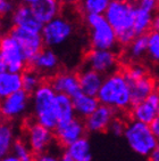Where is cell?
<instances>
[{"mask_svg":"<svg viewBox=\"0 0 159 161\" xmlns=\"http://www.w3.org/2000/svg\"><path fill=\"white\" fill-rule=\"evenodd\" d=\"M117 55L111 49H95L92 48L85 55L86 68L100 75H110L115 72L117 66Z\"/></svg>","mask_w":159,"mask_h":161,"instance_id":"cell-9","label":"cell"},{"mask_svg":"<svg viewBox=\"0 0 159 161\" xmlns=\"http://www.w3.org/2000/svg\"><path fill=\"white\" fill-rule=\"evenodd\" d=\"M0 161H19V160L17 158H16V157L14 154H8V155H6L5 158L1 159Z\"/></svg>","mask_w":159,"mask_h":161,"instance_id":"cell-39","label":"cell"},{"mask_svg":"<svg viewBox=\"0 0 159 161\" xmlns=\"http://www.w3.org/2000/svg\"><path fill=\"white\" fill-rule=\"evenodd\" d=\"M72 102H73L75 115L80 119L88 118L100 105L98 98L95 96H90L83 93H79L77 95L72 97Z\"/></svg>","mask_w":159,"mask_h":161,"instance_id":"cell-21","label":"cell"},{"mask_svg":"<svg viewBox=\"0 0 159 161\" xmlns=\"http://www.w3.org/2000/svg\"><path fill=\"white\" fill-rule=\"evenodd\" d=\"M148 47V33L141 34L131 41L129 45V56L132 59H139L147 53Z\"/></svg>","mask_w":159,"mask_h":161,"instance_id":"cell-28","label":"cell"},{"mask_svg":"<svg viewBox=\"0 0 159 161\" xmlns=\"http://www.w3.org/2000/svg\"><path fill=\"white\" fill-rule=\"evenodd\" d=\"M129 85L131 90V108L143 102L150 94H152L156 90V81L149 75H146L140 80H136Z\"/></svg>","mask_w":159,"mask_h":161,"instance_id":"cell-20","label":"cell"},{"mask_svg":"<svg viewBox=\"0 0 159 161\" xmlns=\"http://www.w3.org/2000/svg\"><path fill=\"white\" fill-rule=\"evenodd\" d=\"M22 78V89L26 92L28 94H32L37 89L40 85L42 84L41 75L35 71L34 69H28L21 73Z\"/></svg>","mask_w":159,"mask_h":161,"instance_id":"cell-27","label":"cell"},{"mask_svg":"<svg viewBox=\"0 0 159 161\" xmlns=\"http://www.w3.org/2000/svg\"><path fill=\"white\" fill-rule=\"evenodd\" d=\"M136 5L130 0H111L104 13L105 19L116 34L117 43L129 46L135 36L133 21Z\"/></svg>","mask_w":159,"mask_h":161,"instance_id":"cell-1","label":"cell"},{"mask_svg":"<svg viewBox=\"0 0 159 161\" xmlns=\"http://www.w3.org/2000/svg\"><path fill=\"white\" fill-rule=\"evenodd\" d=\"M102 105L109 106L115 111H124L131 108V90L123 72H113L104 78L102 85L97 94Z\"/></svg>","mask_w":159,"mask_h":161,"instance_id":"cell-2","label":"cell"},{"mask_svg":"<svg viewBox=\"0 0 159 161\" xmlns=\"http://www.w3.org/2000/svg\"><path fill=\"white\" fill-rule=\"evenodd\" d=\"M1 39H3V34H1V32H0V43H1Z\"/></svg>","mask_w":159,"mask_h":161,"instance_id":"cell-44","label":"cell"},{"mask_svg":"<svg viewBox=\"0 0 159 161\" xmlns=\"http://www.w3.org/2000/svg\"><path fill=\"white\" fill-rule=\"evenodd\" d=\"M56 114L58 125L65 124L76 117L74 112L73 102L69 96L64 94H56Z\"/></svg>","mask_w":159,"mask_h":161,"instance_id":"cell-24","label":"cell"},{"mask_svg":"<svg viewBox=\"0 0 159 161\" xmlns=\"http://www.w3.org/2000/svg\"><path fill=\"white\" fill-rule=\"evenodd\" d=\"M86 24L90 30V45L92 48L113 50L116 47V34L104 14H88Z\"/></svg>","mask_w":159,"mask_h":161,"instance_id":"cell-5","label":"cell"},{"mask_svg":"<svg viewBox=\"0 0 159 161\" xmlns=\"http://www.w3.org/2000/svg\"><path fill=\"white\" fill-rule=\"evenodd\" d=\"M6 71H7L6 64H5L3 61H0V73H3V72H6Z\"/></svg>","mask_w":159,"mask_h":161,"instance_id":"cell-42","label":"cell"},{"mask_svg":"<svg viewBox=\"0 0 159 161\" xmlns=\"http://www.w3.org/2000/svg\"><path fill=\"white\" fill-rule=\"evenodd\" d=\"M111 0H82L83 12L88 14H104Z\"/></svg>","mask_w":159,"mask_h":161,"instance_id":"cell-29","label":"cell"},{"mask_svg":"<svg viewBox=\"0 0 159 161\" xmlns=\"http://www.w3.org/2000/svg\"><path fill=\"white\" fill-rule=\"evenodd\" d=\"M136 6L147 12L153 13L158 6V0H139Z\"/></svg>","mask_w":159,"mask_h":161,"instance_id":"cell-34","label":"cell"},{"mask_svg":"<svg viewBox=\"0 0 159 161\" xmlns=\"http://www.w3.org/2000/svg\"><path fill=\"white\" fill-rule=\"evenodd\" d=\"M148 157L150 161H159V147H156L153 151H151V153Z\"/></svg>","mask_w":159,"mask_h":161,"instance_id":"cell-37","label":"cell"},{"mask_svg":"<svg viewBox=\"0 0 159 161\" xmlns=\"http://www.w3.org/2000/svg\"><path fill=\"white\" fill-rule=\"evenodd\" d=\"M30 7L34 16L41 24H46L57 17L60 12L59 0H38Z\"/></svg>","mask_w":159,"mask_h":161,"instance_id":"cell-17","label":"cell"},{"mask_svg":"<svg viewBox=\"0 0 159 161\" xmlns=\"http://www.w3.org/2000/svg\"><path fill=\"white\" fill-rule=\"evenodd\" d=\"M153 13L147 12L136 6L134 14V21H133V31L135 36L147 34L151 30V23L153 19Z\"/></svg>","mask_w":159,"mask_h":161,"instance_id":"cell-26","label":"cell"},{"mask_svg":"<svg viewBox=\"0 0 159 161\" xmlns=\"http://www.w3.org/2000/svg\"><path fill=\"white\" fill-rule=\"evenodd\" d=\"M55 131V138L58 141L60 145L67 147L72 143L77 141L81 137L85 136V126L82 119L73 118L72 120L65 122V124L57 125Z\"/></svg>","mask_w":159,"mask_h":161,"instance_id":"cell-12","label":"cell"},{"mask_svg":"<svg viewBox=\"0 0 159 161\" xmlns=\"http://www.w3.org/2000/svg\"><path fill=\"white\" fill-rule=\"evenodd\" d=\"M73 31L74 26L72 22L65 17L57 16L50 22L43 24L40 33L42 37L43 45H46L48 48H55L66 42L72 37Z\"/></svg>","mask_w":159,"mask_h":161,"instance_id":"cell-6","label":"cell"},{"mask_svg":"<svg viewBox=\"0 0 159 161\" xmlns=\"http://www.w3.org/2000/svg\"><path fill=\"white\" fill-rule=\"evenodd\" d=\"M15 142V131L10 124L0 122V160L10 154L13 144Z\"/></svg>","mask_w":159,"mask_h":161,"instance_id":"cell-25","label":"cell"},{"mask_svg":"<svg viewBox=\"0 0 159 161\" xmlns=\"http://www.w3.org/2000/svg\"><path fill=\"white\" fill-rule=\"evenodd\" d=\"M9 36H12L16 40V42L19 45L26 64H30L32 59L43 49V46H44L41 33L13 26L9 31Z\"/></svg>","mask_w":159,"mask_h":161,"instance_id":"cell-8","label":"cell"},{"mask_svg":"<svg viewBox=\"0 0 159 161\" xmlns=\"http://www.w3.org/2000/svg\"><path fill=\"white\" fill-rule=\"evenodd\" d=\"M149 128H150V130H151V133L156 137H158L159 136V118L153 119L149 124Z\"/></svg>","mask_w":159,"mask_h":161,"instance_id":"cell-36","label":"cell"},{"mask_svg":"<svg viewBox=\"0 0 159 161\" xmlns=\"http://www.w3.org/2000/svg\"><path fill=\"white\" fill-rule=\"evenodd\" d=\"M35 161H60V159L54 155L52 153L44 152V153L38 154V158H35Z\"/></svg>","mask_w":159,"mask_h":161,"instance_id":"cell-35","label":"cell"},{"mask_svg":"<svg viewBox=\"0 0 159 161\" xmlns=\"http://www.w3.org/2000/svg\"><path fill=\"white\" fill-rule=\"evenodd\" d=\"M77 79H79L81 93L90 95V96H97L102 85V81H104V75L86 68L81 71V73L77 75Z\"/></svg>","mask_w":159,"mask_h":161,"instance_id":"cell-18","label":"cell"},{"mask_svg":"<svg viewBox=\"0 0 159 161\" xmlns=\"http://www.w3.org/2000/svg\"><path fill=\"white\" fill-rule=\"evenodd\" d=\"M56 94H64L70 98L81 93L77 75L72 72H60L52 77L49 82Z\"/></svg>","mask_w":159,"mask_h":161,"instance_id":"cell-15","label":"cell"},{"mask_svg":"<svg viewBox=\"0 0 159 161\" xmlns=\"http://www.w3.org/2000/svg\"><path fill=\"white\" fill-rule=\"evenodd\" d=\"M12 152L19 161H35L33 153L24 141H15L13 144Z\"/></svg>","mask_w":159,"mask_h":161,"instance_id":"cell-30","label":"cell"},{"mask_svg":"<svg viewBox=\"0 0 159 161\" xmlns=\"http://www.w3.org/2000/svg\"><path fill=\"white\" fill-rule=\"evenodd\" d=\"M32 69L39 73H51L57 70L59 58L51 48H43L30 63Z\"/></svg>","mask_w":159,"mask_h":161,"instance_id":"cell-19","label":"cell"},{"mask_svg":"<svg viewBox=\"0 0 159 161\" xmlns=\"http://www.w3.org/2000/svg\"><path fill=\"white\" fill-rule=\"evenodd\" d=\"M68 157L75 161H91L92 160V152L91 144L89 140L85 136L81 137L70 145L66 147L65 152Z\"/></svg>","mask_w":159,"mask_h":161,"instance_id":"cell-22","label":"cell"},{"mask_svg":"<svg viewBox=\"0 0 159 161\" xmlns=\"http://www.w3.org/2000/svg\"><path fill=\"white\" fill-rule=\"evenodd\" d=\"M22 89V78L19 73H0V101Z\"/></svg>","mask_w":159,"mask_h":161,"instance_id":"cell-23","label":"cell"},{"mask_svg":"<svg viewBox=\"0 0 159 161\" xmlns=\"http://www.w3.org/2000/svg\"><path fill=\"white\" fill-rule=\"evenodd\" d=\"M0 61L6 64L7 71L12 73H19L25 70L26 61L22 53L19 45L12 36H3L0 43Z\"/></svg>","mask_w":159,"mask_h":161,"instance_id":"cell-7","label":"cell"},{"mask_svg":"<svg viewBox=\"0 0 159 161\" xmlns=\"http://www.w3.org/2000/svg\"><path fill=\"white\" fill-rule=\"evenodd\" d=\"M159 114V95L156 90L150 94L143 102L132 106L133 120L149 125Z\"/></svg>","mask_w":159,"mask_h":161,"instance_id":"cell-13","label":"cell"},{"mask_svg":"<svg viewBox=\"0 0 159 161\" xmlns=\"http://www.w3.org/2000/svg\"><path fill=\"white\" fill-rule=\"evenodd\" d=\"M63 1H65L66 3H75L76 0H63Z\"/></svg>","mask_w":159,"mask_h":161,"instance_id":"cell-43","label":"cell"},{"mask_svg":"<svg viewBox=\"0 0 159 161\" xmlns=\"http://www.w3.org/2000/svg\"><path fill=\"white\" fill-rule=\"evenodd\" d=\"M3 0H0V3H3Z\"/></svg>","mask_w":159,"mask_h":161,"instance_id":"cell-45","label":"cell"},{"mask_svg":"<svg viewBox=\"0 0 159 161\" xmlns=\"http://www.w3.org/2000/svg\"><path fill=\"white\" fill-rule=\"evenodd\" d=\"M60 161H75V160H73V159L70 158V157H68L66 153H64V154H63V157L60 158Z\"/></svg>","mask_w":159,"mask_h":161,"instance_id":"cell-41","label":"cell"},{"mask_svg":"<svg viewBox=\"0 0 159 161\" xmlns=\"http://www.w3.org/2000/svg\"><path fill=\"white\" fill-rule=\"evenodd\" d=\"M123 135L130 147L142 157H148L151 151L158 147V137L151 133L149 125L143 122L135 120L129 122L125 125Z\"/></svg>","mask_w":159,"mask_h":161,"instance_id":"cell-4","label":"cell"},{"mask_svg":"<svg viewBox=\"0 0 159 161\" xmlns=\"http://www.w3.org/2000/svg\"><path fill=\"white\" fill-rule=\"evenodd\" d=\"M158 29H159V19L158 17H153L152 23H151V30L158 32Z\"/></svg>","mask_w":159,"mask_h":161,"instance_id":"cell-38","label":"cell"},{"mask_svg":"<svg viewBox=\"0 0 159 161\" xmlns=\"http://www.w3.org/2000/svg\"><path fill=\"white\" fill-rule=\"evenodd\" d=\"M31 95L23 89L0 101V115L6 120L22 117L28 111Z\"/></svg>","mask_w":159,"mask_h":161,"instance_id":"cell-10","label":"cell"},{"mask_svg":"<svg viewBox=\"0 0 159 161\" xmlns=\"http://www.w3.org/2000/svg\"><path fill=\"white\" fill-rule=\"evenodd\" d=\"M147 53L153 62H158L159 59V33L152 31L148 33V47Z\"/></svg>","mask_w":159,"mask_h":161,"instance_id":"cell-31","label":"cell"},{"mask_svg":"<svg viewBox=\"0 0 159 161\" xmlns=\"http://www.w3.org/2000/svg\"><path fill=\"white\" fill-rule=\"evenodd\" d=\"M124 129H125L124 121H122L121 119H117V118H114L113 121L110 122L109 127H108V130L111 131L115 136H121V135H123Z\"/></svg>","mask_w":159,"mask_h":161,"instance_id":"cell-33","label":"cell"},{"mask_svg":"<svg viewBox=\"0 0 159 161\" xmlns=\"http://www.w3.org/2000/svg\"><path fill=\"white\" fill-rule=\"evenodd\" d=\"M13 24L14 26L24 29L28 31L40 33L43 24H41L32 13L31 7L28 5H21L13 12Z\"/></svg>","mask_w":159,"mask_h":161,"instance_id":"cell-16","label":"cell"},{"mask_svg":"<svg viewBox=\"0 0 159 161\" xmlns=\"http://www.w3.org/2000/svg\"><path fill=\"white\" fill-rule=\"evenodd\" d=\"M123 75L125 77L126 81L131 84V82H134L136 80H140L143 77H146L147 75V70L142 66V65L139 64H133L131 66L126 69L125 71L123 72Z\"/></svg>","mask_w":159,"mask_h":161,"instance_id":"cell-32","label":"cell"},{"mask_svg":"<svg viewBox=\"0 0 159 161\" xmlns=\"http://www.w3.org/2000/svg\"><path fill=\"white\" fill-rule=\"evenodd\" d=\"M35 122L55 130L58 120L56 114V93L48 82H42L31 94Z\"/></svg>","mask_w":159,"mask_h":161,"instance_id":"cell-3","label":"cell"},{"mask_svg":"<svg viewBox=\"0 0 159 161\" xmlns=\"http://www.w3.org/2000/svg\"><path fill=\"white\" fill-rule=\"evenodd\" d=\"M115 112L114 108L100 104L88 118L84 119L85 129L90 133H102L108 130L110 122L115 118Z\"/></svg>","mask_w":159,"mask_h":161,"instance_id":"cell-14","label":"cell"},{"mask_svg":"<svg viewBox=\"0 0 159 161\" xmlns=\"http://www.w3.org/2000/svg\"><path fill=\"white\" fill-rule=\"evenodd\" d=\"M21 1H22V3H23V5H28V6H31L32 3H37L38 0H21Z\"/></svg>","mask_w":159,"mask_h":161,"instance_id":"cell-40","label":"cell"},{"mask_svg":"<svg viewBox=\"0 0 159 161\" xmlns=\"http://www.w3.org/2000/svg\"><path fill=\"white\" fill-rule=\"evenodd\" d=\"M55 141L54 130L33 122L28 127V146L33 154H41L50 149Z\"/></svg>","mask_w":159,"mask_h":161,"instance_id":"cell-11","label":"cell"}]
</instances>
